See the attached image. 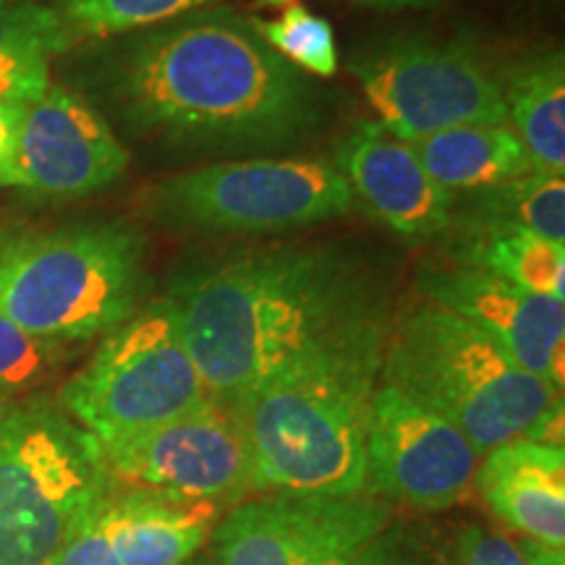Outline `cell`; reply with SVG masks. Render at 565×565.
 Wrapping results in <instances>:
<instances>
[{
	"instance_id": "cell-25",
	"label": "cell",
	"mask_w": 565,
	"mask_h": 565,
	"mask_svg": "<svg viewBox=\"0 0 565 565\" xmlns=\"http://www.w3.org/2000/svg\"><path fill=\"white\" fill-rule=\"evenodd\" d=\"M252 24L275 53L303 74H315L320 79L335 76L338 47L328 19L317 17L303 6H288L278 19L252 21Z\"/></svg>"
},
{
	"instance_id": "cell-21",
	"label": "cell",
	"mask_w": 565,
	"mask_h": 565,
	"mask_svg": "<svg viewBox=\"0 0 565 565\" xmlns=\"http://www.w3.org/2000/svg\"><path fill=\"white\" fill-rule=\"evenodd\" d=\"M79 42L51 3L0 0V100L30 105L51 87L53 55Z\"/></svg>"
},
{
	"instance_id": "cell-32",
	"label": "cell",
	"mask_w": 565,
	"mask_h": 565,
	"mask_svg": "<svg viewBox=\"0 0 565 565\" xmlns=\"http://www.w3.org/2000/svg\"><path fill=\"white\" fill-rule=\"evenodd\" d=\"M181 565H212V561H207V557H192V561H186V563H181Z\"/></svg>"
},
{
	"instance_id": "cell-23",
	"label": "cell",
	"mask_w": 565,
	"mask_h": 565,
	"mask_svg": "<svg viewBox=\"0 0 565 565\" xmlns=\"http://www.w3.org/2000/svg\"><path fill=\"white\" fill-rule=\"evenodd\" d=\"M217 3L221 0H51L79 40L121 38Z\"/></svg>"
},
{
	"instance_id": "cell-11",
	"label": "cell",
	"mask_w": 565,
	"mask_h": 565,
	"mask_svg": "<svg viewBox=\"0 0 565 565\" xmlns=\"http://www.w3.org/2000/svg\"><path fill=\"white\" fill-rule=\"evenodd\" d=\"M387 526L391 505L366 492H270L221 515L212 565H349Z\"/></svg>"
},
{
	"instance_id": "cell-26",
	"label": "cell",
	"mask_w": 565,
	"mask_h": 565,
	"mask_svg": "<svg viewBox=\"0 0 565 565\" xmlns=\"http://www.w3.org/2000/svg\"><path fill=\"white\" fill-rule=\"evenodd\" d=\"M454 565H526L521 550L505 534L482 524H469L454 542Z\"/></svg>"
},
{
	"instance_id": "cell-9",
	"label": "cell",
	"mask_w": 565,
	"mask_h": 565,
	"mask_svg": "<svg viewBox=\"0 0 565 565\" xmlns=\"http://www.w3.org/2000/svg\"><path fill=\"white\" fill-rule=\"evenodd\" d=\"M351 74L377 124L404 141L456 126L508 124L500 79L466 42L387 38L353 55Z\"/></svg>"
},
{
	"instance_id": "cell-17",
	"label": "cell",
	"mask_w": 565,
	"mask_h": 565,
	"mask_svg": "<svg viewBox=\"0 0 565 565\" xmlns=\"http://www.w3.org/2000/svg\"><path fill=\"white\" fill-rule=\"evenodd\" d=\"M475 487L484 505L519 532L547 547H565L563 445L511 440L479 461Z\"/></svg>"
},
{
	"instance_id": "cell-28",
	"label": "cell",
	"mask_w": 565,
	"mask_h": 565,
	"mask_svg": "<svg viewBox=\"0 0 565 565\" xmlns=\"http://www.w3.org/2000/svg\"><path fill=\"white\" fill-rule=\"evenodd\" d=\"M21 108L0 100V186H17V150Z\"/></svg>"
},
{
	"instance_id": "cell-29",
	"label": "cell",
	"mask_w": 565,
	"mask_h": 565,
	"mask_svg": "<svg viewBox=\"0 0 565 565\" xmlns=\"http://www.w3.org/2000/svg\"><path fill=\"white\" fill-rule=\"evenodd\" d=\"M515 545H519L521 557H524L526 565H565L563 550L540 545V542L524 540V536H521V542H515Z\"/></svg>"
},
{
	"instance_id": "cell-27",
	"label": "cell",
	"mask_w": 565,
	"mask_h": 565,
	"mask_svg": "<svg viewBox=\"0 0 565 565\" xmlns=\"http://www.w3.org/2000/svg\"><path fill=\"white\" fill-rule=\"evenodd\" d=\"M349 565H440L424 550L414 536L404 529H391L380 532L364 550L351 557Z\"/></svg>"
},
{
	"instance_id": "cell-16",
	"label": "cell",
	"mask_w": 565,
	"mask_h": 565,
	"mask_svg": "<svg viewBox=\"0 0 565 565\" xmlns=\"http://www.w3.org/2000/svg\"><path fill=\"white\" fill-rule=\"evenodd\" d=\"M335 168L353 202L408 242L445 236L454 223L456 194L433 181L414 147L377 121H362L341 141Z\"/></svg>"
},
{
	"instance_id": "cell-20",
	"label": "cell",
	"mask_w": 565,
	"mask_h": 565,
	"mask_svg": "<svg viewBox=\"0 0 565 565\" xmlns=\"http://www.w3.org/2000/svg\"><path fill=\"white\" fill-rule=\"evenodd\" d=\"M456 265L477 267L524 291L565 301V246L513 225L454 223L448 228Z\"/></svg>"
},
{
	"instance_id": "cell-31",
	"label": "cell",
	"mask_w": 565,
	"mask_h": 565,
	"mask_svg": "<svg viewBox=\"0 0 565 565\" xmlns=\"http://www.w3.org/2000/svg\"><path fill=\"white\" fill-rule=\"evenodd\" d=\"M13 406V401H9V398H3V395H0V419H3L6 414H9V408Z\"/></svg>"
},
{
	"instance_id": "cell-22",
	"label": "cell",
	"mask_w": 565,
	"mask_h": 565,
	"mask_svg": "<svg viewBox=\"0 0 565 565\" xmlns=\"http://www.w3.org/2000/svg\"><path fill=\"white\" fill-rule=\"evenodd\" d=\"M454 223L513 225L565 244V175L534 168L519 179L456 194Z\"/></svg>"
},
{
	"instance_id": "cell-5",
	"label": "cell",
	"mask_w": 565,
	"mask_h": 565,
	"mask_svg": "<svg viewBox=\"0 0 565 565\" xmlns=\"http://www.w3.org/2000/svg\"><path fill=\"white\" fill-rule=\"evenodd\" d=\"M145 238L118 221L0 228V315L26 333L87 343L145 303Z\"/></svg>"
},
{
	"instance_id": "cell-3",
	"label": "cell",
	"mask_w": 565,
	"mask_h": 565,
	"mask_svg": "<svg viewBox=\"0 0 565 565\" xmlns=\"http://www.w3.org/2000/svg\"><path fill=\"white\" fill-rule=\"evenodd\" d=\"M385 335V307L341 322L231 408L257 492H366V429Z\"/></svg>"
},
{
	"instance_id": "cell-4",
	"label": "cell",
	"mask_w": 565,
	"mask_h": 565,
	"mask_svg": "<svg viewBox=\"0 0 565 565\" xmlns=\"http://www.w3.org/2000/svg\"><path fill=\"white\" fill-rule=\"evenodd\" d=\"M380 380L454 424L479 456L519 437L563 445V391L435 301L406 303L387 324Z\"/></svg>"
},
{
	"instance_id": "cell-2",
	"label": "cell",
	"mask_w": 565,
	"mask_h": 565,
	"mask_svg": "<svg viewBox=\"0 0 565 565\" xmlns=\"http://www.w3.org/2000/svg\"><path fill=\"white\" fill-rule=\"evenodd\" d=\"M166 296L204 391L225 408L328 330L385 307L366 265L335 244L242 252L183 273Z\"/></svg>"
},
{
	"instance_id": "cell-15",
	"label": "cell",
	"mask_w": 565,
	"mask_h": 565,
	"mask_svg": "<svg viewBox=\"0 0 565 565\" xmlns=\"http://www.w3.org/2000/svg\"><path fill=\"white\" fill-rule=\"evenodd\" d=\"M221 515L116 484L47 565H181L200 553Z\"/></svg>"
},
{
	"instance_id": "cell-30",
	"label": "cell",
	"mask_w": 565,
	"mask_h": 565,
	"mask_svg": "<svg viewBox=\"0 0 565 565\" xmlns=\"http://www.w3.org/2000/svg\"><path fill=\"white\" fill-rule=\"evenodd\" d=\"M356 3L372 6V9L401 11V9H429V6H437L440 0H356Z\"/></svg>"
},
{
	"instance_id": "cell-33",
	"label": "cell",
	"mask_w": 565,
	"mask_h": 565,
	"mask_svg": "<svg viewBox=\"0 0 565 565\" xmlns=\"http://www.w3.org/2000/svg\"><path fill=\"white\" fill-rule=\"evenodd\" d=\"M267 6H286V3H294V0H263Z\"/></svg>"
},
{
	"instance_id": "cell-8",
	"label": "cell",
	"mask_w": 565,
	"mask_h": 565,
	"mask_svg": "<svg viewBox=\"0 0 565 565\" xmlns=\"http://www.w3.org/2000/svg\"><path fill=\"white\" fill-rule=\"evenodd\" d=\"M152 223L200 233H275L356 210L333 160H225L168 175L141 196Z\"/></svg>"
},
{
	"instance_id": "cell-14",
	"label": "cell",
	"mask_w": 565,
	"mask_h": 565,
	"mask_svg": "<svg viewBox=\"0 0 565 565\" xmlns=\"http://www.w3.org/2000/svg\"><path fill=\"white\" fill-rule=\"evenodd\" d=\"M419 294L475 324L515 364L563 391L565 301L524 291L490 273L456 263L427 267L419 275Z\"/></svg>"
},
{
	"instance_id": "cell-18",
	"label": "cell",
	"mask_w": 565,
	"mask_h": 565,
	"mask_svg": "<svg viewBox=\"0 0 565 565\" xmlns=\"http://www.w3.org/2000/svg\"><path fill=\"white\" fill-rule=\"evenodd\" d=\"M508 126L524 141L534 168L565 171V61L557 47L534 51L503 71Z\"/></svg>"
},
{
	"instance_id": "cell-19",
	"label": "cell",
	"mask_w": 565,
	"mask_h": 565,
	"mask_svg": "<svg viewBox=\"0 0 565 565\" xmlns=\"http://www.w3.org/2000/svg\"><path fill=\"white\" fill-rule=\"evenodd\" d=\"M424 171L454 194L477 192L534 171L532 154L508 124H475L408 141Z\"/></svg>"
},
{
	"instance_id": "cell-13",
	"label": "cell",
	"mask_w": 565,
	"mask_h": 565,
	"mask_svg": "<svg viewBox=\"0 0 565 565\" xmlns=\"http://www.w3.org/2000/svg\"><path fill=\"white\" fill-rule=\"evenodd\" d=\"M131 152L108 118L76 92L47 87L21 108L17 186L51 200H74L110 186L126 173Z\"/></svg>"
},
{
	"instance_id": "cell-7",
	"label": "cell",
	"mask_w": 565,
	"mask_h": 565,
	"mask_svg": "<svg viewBox=\"0 0 565 565\" xmlns=\"http://www.w3.org/2000/svg\"><path fill=\"white\" fill-rule=\"evenodd\" d=\"M210 401L183 341L173 301L162 296L113 328L58 406L100 445L147 433Z\"/></svg>"
},
{
	"instance_id": "cell-10",
	"label": "cell",
	"mask_w": 565,
	"mask_h": 565,
	"mask_svg": "<svg viewBox=\"0 0 565 565\" xmlns=\"http://www.w3.org/2000/svg\"><path fill=\"white\" fill-rule=\"evenodd\" d=\"M100 448L118 487L212 505L223 513L257 492L242 424L212 398L147 433Z\"/></svg>"
},
{
	"instance_id": "cell-1",
	"label": "cell",
	"mask_w": 565,
	"mask_h": 565,
	"mask_svg": "<svg viewBox=\"0 0 565 565\" xmlns=\"http://www.w3.org/2000/svg\"><path fill=\"white\" fill-rule=\"evenodd\" d=\"M95 87L131 137L168 152L291 150L328 124V97L231 9L121 34Z\"/></svg>"
},
{
	"instance_id": "cell-6",
	"label": "cell",
	"mask_w": 565,
	"mask_h": 565,
	"mask_svg": "<svg viewBox=\"0 0 565 565\" xmlns=\"http://www.w3.org/2000/svg\"><path fill=\"white\" fill-rule=\"evenodd\" d=\"M100 443L45 395L0 419V565H47L113 492Z\"/></svg>"
},
{
	"instance_id": "cell-12",
	"label": "cell",
	"mask_w": 565,
	"mask_h": 565,
	"mask_svg": "<svg viewBox=\"0 0 565 565\" xmlns=\"http://www.w3.org/2000/svg\"><path fill=\"white\" fill-rule=\"evenodd\" d=\"M479 461L454 424L380 380L366 429V490L419 511H448L469 494Z\"/></svg>"
},
{
	"instance_id": "cell-24",
	"label": "cell",
	"mask_w": 565,
	"mask_h": 565,
	"mask_svg": "<svg viewBox=\"0 0 565 565\" xmlns=\"http://www.w3.org/2000/svg\"><path fill=\"white\" fill-rule=\"evenodd\" d=\"M76 343L47 341L26 333L17 322L0 315V395L17 404L32 398L76 356Z\"/></svg>"
}]
</instances>
